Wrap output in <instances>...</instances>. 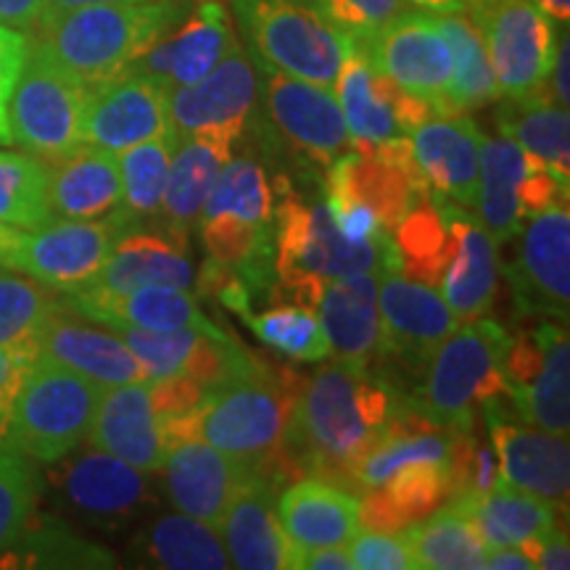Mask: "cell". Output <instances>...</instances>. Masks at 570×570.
Here are the masks:
<instances>
[{
    "mask_svg": "<svg viewBox=\"0 0 570 570\" xmlns=\"http://www.w3.org/2000/svg\"><path fill=\"white\" fill-rule=\"evenodd\" d=\"M407 391L383 370L327 362L298 391L275 473L323 479L356 494V470L399 412Z\"/></svg>",
    "mask_w": 570,
    "mask_h": 570,
    "instance_id": "6da1fadb",
    "label": "cell"
},
{
    "mask_svg": "<svg viewBox=\"0 0 570 570\" xmlns=\"http://www.w3.org/2000/svg\"><path fill=\"white\" fill-rule=\"evenodd\" d=\"M194 0L82 6L35 27L32 46L88 85L125 75L151 42L177 27Z\"/></svg>",
    "mask_w": 570,
    "mask_h": 570,
    "instance_id": "7a4b0ae2",
    "label": "cell"
},
{
    "mask_svg": "<svg viewBox=\"0 0 570 570\" xmlns=\"http://www.w3.org/2000/svg\"><path fill=\"white\" fill-rule=\"evenodd\" d=\"M402 273L394 235L375 244H354L338 230L327 202H312L281 183L275 223V294L294 304L315 306L323 288L336 277L354 273Z\"/></svg>",
    "mask_w": 570,
    "mask_h": 570,
    "instance_id": "3957f363",
    "label": "cell"
},
{
    "mask_svg": "<svg viewBox=\"0 0 570 570\" xmlns=\"http://www.w3.org/2000/svg\"><path fill=\"white\" fill-rule=\"evenodd\" d=\"M298 391L288 375H275L256 362L248 373L206 391L194 410L196 439L219 449L248 473L277 475L275 460Z\"/></svg>",
    "mask_w": 570,
    "mask_h": 570,
    "instance_id": "277c9868",
    "label": "cell"
},
{
    "mask_svg": "<svg viewBox=\"0 0 570 570\" xmlns=\"http://www.w3.org/2000/svg\"><path fill=\"white\" fill-rule=\"evenodd\" d=\"M510 333L491 320H470L441 341L428 362L410 407L439 425H475V407L504 394V356Z\"/></svg>",
    "mask_w": 570,
    "mask_h": 570,
    "instance_id": "5b68a950",
    "label": "cell"
},
{
    "mask_svg": "<svg viewBox=\"0 0 570 570\" xmlns=\"http://www.w3.org/2000/svg\"><path fill=\"white\" fill-rule=\"evenodd\" d=\"M256 67L317 85H336L341 61L352 46L312 0H230Z\"/></svg>",
    "mask_w": 570,
    "mask_h": 570,
    "instance_id": "8992f818",
    "label": "cell"
},
{
    "mask_svg": "<svg viewBox=\"0 0 570 570\" xmlns=\"http://www.w3.org/2000/svg\"><path fill=\"white\" fill-rule=\"evenodd\" d=\"M101 389L40 354L13 402L6 444L35 462L53 465L88 441Z\"/></svg>",
    "mask_w": 570,
    "mask_h": 570,
    "instance_id": "52a82bcc",
    "label": "cell"
},
{
    "mask_svg": "<svg viewBox=\"0 0 570 570\" xmlns=\"http://www.w3.org/2000/svg\"><path fill=\"white\" fill-rule=\"evenodd\" d=\"M479 27L497 88L508 101L550 92L558 21L533 0H483L468 13Z\"/></svg>",
    "mask_w": 570,
    "mask_h": 570,
    "instance_id": "ba28073f",
    "label": "cell"
},
{
    "mask_svg": "<svg viewBox=\"0 0 570 570\" xmlns=\"http://www.w3.org/2000/svg\"><path fill=\"white\" fill-rule=\"evenodd\" d=\"M88 90V85L32 46L9 101L13 146L42 161L80 146Z\"/></svg>",
    "mask_w": 570,
    "mask_h": 570,
    "instance_id": "9c48e42d",
    "label": "cell"
},
{
    "mask_svg": "<svg viewBox=\"0 0 570 570\" xmlns=\"http://www.w3.org/2000/svg\"><path fill=\"white\" fill-rule=\"evenodd\" d=\"M259 106V71L240 42L202 80L169 90V127L177 138L198 135L233 148L248 135Z\"/></svg>",
    "mask_w": 570,
    "mask_h": 570,
    "instance_id": "30bf717a",
    "label": "cell"
},
{
    "mask_svg": "<svg viewBox=\"0 0 570 570\" xmlns=\"http://www.w3.org/2000/svg\"><path fill=\"white\" fill-rule=\"evenodd\" d=\"M256 71L259 98L267 109V130L298 159L327 169L352 148L336 90L267 67H256Z\"/></svg>",
    "mask_w": 570,
    "mask_h": 570,
    "instance_id": "8fae6325",
    "label": "cell"
},
{
    "mask_svg": "<svg viewBox=\"0 0 570 570\" xmlns=\"http://www.w3.org/2000/svg\"><path fill=\"white\" fill-rule=\"evenodd\" d=\"M504 394L518 417L554 436L570 428V344L566 323L544 320L512 341L504 356Z\"/></svg>",
    "mask_w": 570,
    "mask_h": 570,
    "instance_id": "7c38bea8",
    "label": "cell"
},
{
    "mask_svg": "<svg viewBox=\"0 0 570 570\" xmlns=\"http://www.w3.org/2000/svg\"><path fill=\"white\" fill-rule=\"evenodd\" d=\"M377 312L381 327L375 354H381L386 365L415 377H423L441 341L460 325L436 285L410 281L402 273L381 275Z\"/></svg>",
    "mask_w": 570,
    "mask_h": 570,
    "instance_id": "4fadbf2b",
    "label": "cell"
},
{
    "mask_svg": "<svg viewBox=\"0 0 570 570\" xmlns=\"http://www.w3.org/2000/svg\"><path fill=\"white\" fill-rule=\"evenodd\" d=\"M333 88L354 151H370L391 138H410L417 125L436 114L423 98L410 96L383 77L356 42L348 46Z\"/></svg>",
    "mask_w": 570,
    "mask_h": 570,
    "instance_id": "5bb4252c",
    "label": "cell"
},
{
    "mask_svg": "<svg viewBox=\"0 0 570 570\" xmlns=\"http://www.w3.org/2000/svg\"><path fill=\"white\" fill-rule=\"evenodd\" d=\"M356 46L396 88L423 98L436 114H444L452 53L433 13L402 11L381 32Z\"/></svg>",
    "mask_w": 570,
    "mask_h": 570,
    "instance_id": "9a60e30c",
    "label": "cell"
},
{
    "mask_svg": "<svg viewBox=\"0 0 570 570\" xmlns=\"http://www.w3.org/2000/svg\"><path fill=\"white\" fill-rule=\"evenodd\" d=\"M53 487L69 512L104 529L130 523L154 502L142 470L96 446L92 452L61 458Z\"/></svg>",
    "mask_w": 570,
    "mask_h": 570,
    "instance_id": "2e32d148",
    "label": "cell"
},
{
    "mask_svg": "<svg viewBox=\"0 0 570 570\" xmlns=\"http://www.w3.org/2000/svg\"><path fill=\"white\" fill-rule=\"evenodd\" d=\"M508 281L523 315L568 323L570 304V214L568 204L533 214Z\"/></svg>",
    "mask_w": 570,
    "mask_h": 570,
    "instance_id": "e0dca14e",
    "label": "cell"
},
{
    "mask_svg": "<svg viewBox=\"0 0 570 570\" xmlns=\"http://www.w3.org/2000/svg\"><path fill=\"white\" fill-rule=\"evenodd\" d=\"M117 227L104 219H53L24 233L17 269L61 294H75L101 273L109 259Z\"/></svg>",
    "mask_w": 570,
    "mask_h": 570,
    "instance_id": "ac0fdd59",
    "label": "cell"
},
{
    "mask_svg": "<svg viewBox=\"0 0 570 570\" xmlns=\"http://www.w3.org/2000/svg\"><path fill=\"white\" fill-rule=\"evenodd\" d=\"M230 13L219 0H194L167 35L142 51L125 75L151 77L167 90L202 80L235 46Z\"/></svg>",
    "mask_w": 570,
    "mask_h": 570,
    "instance_id": "d6986e66",
    "label": "cell"
},
{
    "mask_svg": "<svg viewBox=\"0 0 570 570\" xmlns=\"http://www.w3.org/2000/svg\"><path fill=\"white\" fill-rule=\"evenodd\" d=\"M169 130V90L151 77L119 75L88 90L82 142L122 154Z\"/></svg>",
    "mask_w": 570,
    "mask_h": 570,
    "instance_id": "ffe728a7",
    "label": "cell"
},
{
    "mask_svg": "<svg viewBox=\"0 0 570 570\" xmlns=\"http://www.w3.org/2000/svg\"><path fill=\"white\" fill-rule=\"evenodd\" d=\"M483 410H487L499 483L529 491L552 504H566L570 483L568 436H554L537 425L515 423L499 407L494 396L483 402Z\"/></svg>",
    "mask_w": 570,
    "mask_h": 570,
    "instance_id": "44dd1931",
    "label": "cell"
},
{
    "mask_svg": "<svg viewBox=\"0 0 570 570\" xmlns=\"http://www.w3.org/2000/svg\"><path fill=\"white\" fill-rule=\"evenodd\" d=\"M190 283H194V259H190L188 238L161 225H146L117 235L101 273L75 294L119 296L148 285L188 288Z\"/></svg>",
    "mask_w": 570,
    "mask_h": 570,
    "instance_id": "7402d4cb",
    "label": "cell"
},
{
    "mask_svg": "<svg viewBox=\"0 0 570 570\" xmlns=\"http://www.w3.org/2000/svg\"><path fill=\"white\" fill-rule=\"evenodd\" d=\"M428 188L444 202L475 209L483 135L465 114H433L410 132Z\"/></svg>",
    "mask_w": 570,
    "mask_h": 570,
    "instance_id": "603a6c76",
    "label": "cell"
},
{
    "mask_svg": "<svg viewBox=\"0 0 570 570\" xmlns=\"http://www.w3.org/2000/svg\"><path fill=\"white\" fill-rule=\"evenodd\" d=\"M161 470L169 502L183 515L202 520L217 533L223 529L235 491L252 475L202 439L175 444L164 458Z\"/></svg>",
    "mask_w": 570,
    "mask_h": 570,
    "instance_id": "cb8c5ba5",
    "label": "cell"
},
{
    "mask_svg": "<svg viewBox=\"0 0 570 570\" xmlns=\"http://www.w3.org/2000/svg\"><path fill=\"white\" fill-rule=\"evenodd\" d=\"M88 441L142 473H159L167 444L161 436V420L148 396V383L101 389Z\"/></svg>",
    "mask_w": 570,
    "mask_h": 570,
    "instance_id": "d4e9b609",
    "label": "cell"
},
{
    "mask_svg": "<svg viewBox=\"0 0 570 570\" xmlns=\"http://www.w3.org/2000/svg\"><path fill=\"white\" fill-rule=\"evenodd\" d=\"M281 483L273 473H252L235 491L219 529L225 533L230 566L244 570L291 568V544L275 512Z\"/></svg>",
    "mask_w": 570,
    "mask_h": 570,
    "instance_id": "484cf974",
    "label": "cell"
},
{
    "mask_svg": "<svg viewBox=\"0 0 570 570\" xmlns=\"http://www.w3.org/2000/svg\"><path fill=\"white\" fill-rule=\"evenodd\" d=\"M61 304L75 317H85L90 323L106 327H142V331L194 327V331L212 333V336L227 333L198 309L196 296L188 288L148 285V288H135L130 294L119 296L67 294L61 298Z\"/></svg>",
    "mask_w": 570,
    "mask_h": 570,
    "instance_id": "4316f807",
    "label": "cell"
},
{
    "mask_svg": "<svg viewBox=\"0 0 570 570\" xmlns=\"http://www.w3.org/2000/svg\"><path fill=\"white\" fill-rule=\"evenodd\" d=\"M277 523L294 552L348 544L360 533V497L323 479H304L283 489L275 502Z\"/></svg>",
    "mask_w": 570,
    "mask_h": 570,
    "instance_id": "83f0119b",
    "label": "cell"
},
{
    "mask_svg": "<svg viewBox=\"0 0 570 570\" xmlns=\"http://www.w3.org/2000/svg\"><path fill=\"white\" fill-rule=\"evenodd\" d=\"M441 206L454 235V254L439 288L462 325L483 317L494 304L499 281L497 244L468 209L452 202H441Z\"/></svg>",
    "mask_w": 570,
    "mask_h": 570,
    "instance_id": "f1b7e54d",
    "label": "cell"
},
{
    "mask_svg": "<svg viewBox=\"0 0 570 570\" xmlns=\"http://www.w3.org/2000/svg\"><path fill=\"white\" fill-rule=\"evenodd\" d=\"M48 164V202L59 219H104L122 202L119 156L80 142Z\"/></svg>",
    "mask_w": 570,
    "mask_h": 570,
    "instance_id": "f546056e",
    "label": "cell"
},
{
    "mask_svg": "<svg viewBox=\"0 0 570 570\" xmlns=\"http://www.w3.org/2000/svg\"><path fill=\"white\" fill-rule=\"evenodd\" d=\"M381 275L383 273H375V269L354 273L336 277L323 288L317 317L336 362L352 367L373 365L377 327H381V312H377Z\"/></svg>",
    "mask_w": 570,
    "mask_h": 570,
    "instance_id": "4dcf8cb0",
    "label": "cell"
},
{
    "mask_svg": "<svg viewBox=\"0 0 570 570\" xmlns=\"http://www.w3.org/2000/svg\"><path fill=\"white\" fill-rule=\"evenodd\" d=\"M40 354L59 365L75 370L98 386H122V383H148L130 348L117 333L85 325L61 306L48 320L40 336Z\"/></svg>",
    "mask_w": 570,
    "mask_h": 570,
    "instance_id": "1f68e13d",
    "label": "cell"
},
{
    "mask_svg": "<svg viewBox=\"0 0 570 570\" xmlns=\"http://www.w3.org/2000/svg\"><path fill=\"white\" fill-rule=\"evenodd\" d=\"M362 497V531L396 533L410 529L449 502L446 462H415Z\"/></svg>",
    "mask_w": 570,
    "mask_h": 570,
    "instance_id": "d6a6232c",
    "label": "cell"
},
{
    "mask_svg": "<svg viewBox=\"0 0 570 570\" xmlns=\"http://www.w3.org/2000/svg\"><path fill=\"white\" fill-rule=\"evenodd\" d=\"M227 159L230 154L209 138H198V135L177 138L173 161H169L159 225L188 238Z\"/></svg>",
    "mask_w": 570,
    "mask_h": 570,
    "instance_id": "836d02e7",
    "label": "cell"
},
{
    "mask_svg": "<svg viewBox=\"0 0 570 570\" xmlns=\"http://www.w3.org/2000/svg\"><path fill=\"white\" fill-rule=\"evenodd\" d=\"M449 504L473 520L487 547H520L558 525V510L552 502L504 483Z\"/></svg>",
    "mask_w": 570,
    "mask_h": 570,
    "instance_id": "e575fe53",
    "label": "cell"
},
{
    "mask_svg": "<svg viewBox=\"0 0 570 570\" xmlns=\"http://www.w3.org/2000/svg\"><path fill=\"white\" fill-rule=\"evenodd\" d=\"M177 146L175 130L159 135L119 154L122 169V202L109 214V219L122 235L132 227L159 225V214L167 190V175L173 151Z\"/></svg>",
    "mask_w": 570,
    "mask_h": 570,
    "instance_id": "d590c367",
    "label": "cell"
},
{
    "mask_svg": "<svg viewBox=\"0 0 570 570\" xmlns=\"http://www.w3.org/2000/svg\"><path fill=\"white\" fill-rule=\"evenodd\" d=\"M525 173V154L510 138H483L481 175H479V209L481 227L494 244H508L523 230L520 212V180Z\"/></svg>",
    "mask_w": 570,
    "mask_h": 570,
    "instance_id": "8d00e7d4",
    "label": "cell"
},
{
    "mask_svg": "<svg viewBox=\"0 0 570 570\" xmlns=\"http://www.w3.org/2000/svg\"><path fill=\"white\" fill-rule=\"evenodd\" d=\"M499 130L504 138L518 142L525 156L560 175L570 177V117L550 92L510 101L499 111Z\"/></svg>",
    "mask_w": 570,
    "mask_h": 570,
    "instance_id": "74e56055",
    "label": "cell"
},
{
    "mask_svg": "<svg viewBox=\"0 0 570 570\" xmlns=\"http://www.w3.org/2000/svg\"><path fill=\"white\" fill-rule=\"evenodd\" d=\"M436 24L452 53V80H449L444 114H468L494 104L502 92L497 88L487 46L475 21L468 13H446L436 17Z\"/></svg>",
    "mask_w": 570,
    "mask_h": 570,
    "instance_id": "f35d334b",
    "label": "cell"
},
{
    "mask_svg": "<svg viewBox=\"0 0 570 570\" xmlns=\"http://www.w3.org/2000/svg\"><path fill=\"white\" fill-rule=\"evenodd\" d=\"M391 235H394L399 262H402V275L439 288L454 254V235L449 230L441 198H433L431 190L412 204Z\"/></svg>",
    "mask_w": 570,
    "mask_h": 570,
    "instance_id": "ab89813d",
    "label": "cell"
},
{
    "mask_svg": "<svg viewBox=\"0 0 570 570\" xmlns=\"http://www.w3.org/2000/svg\"><path fill=\"white\" fill-rule=\"evenodd\" d=\"M140 558L154 568L173 570H219L230 568V558L217 531L202 520L183 515H164L154 520L138 539Z\"/></svg>",
    "mask_w": 570,
    "mask_h": 570,
    "instance_id": "60d3db41",
    "label": "cell"
},
{
    "mask_svg": "<svg viewBox=\"0 0 570 570\" xmlns=\"http://www.w3.org/2000/svg\"><path fill=\"white\" fill-rule=\"evenodd\" d=\"M407 531L417 568L428 570H475L487 566V541L475 523L454 504L428 515L423 525Z\"/></svg>",
    "mask_w": 570,
    "mask_h": 570,
    "instance_id": "b9f144b4",
    "label": "cell"
},
{
    "mask_svg": "<svg viewBox=\"0 0 570 570\" xmlns=\"http://www.w3.org/2000/svg\"><path fill=\"white\" fill-rule=\"evenodd\" d=\"M61 306V298L35 277L0 273V348L40 356L42 327Z\"/></svg>",
    "mask_w": 570,
    "mask_h": 570,
    "instance_id": "7bdbcfd3",
    "label": "cell"
},
{
    "mask_svg": "<svg viewBox=\"0 0 570 570\" xmlns=\"http://www.w3.org/2000/svg\"><path fill=\"white\" fill-rule=\"evenodd\" d=\"M53 219L48 164L32 154L0 151V225L30 233Z\"/></svg>",
    "mask_w": 570,
    "mask_h": 570,
    "instance_id": "ee69618b",
    "label": "cell"
},
{
    "mask_svg": "<svg viewBox=\"0 0 570 570\" xmlns=\"http://www.w3.org/2000/svg\"><path fill=\"white\" fill-rule=\"evenodd\" d=\"M0 566L9 568H114L117 560L109 550L75 537L63 525L48 523L21 533L0 554Z\"/></svg>",
    "mask_w": 570,
    "mask_h": 570,
    "instance_id": "f6af8a7d",
    "label": "cell"
},
{
    "mask_svg": "<svg viewBox=\"0 0 570 570\" xmlns=\"http://www.w3.org/2000/svg\"><path fill=\"white\" fill-rule=\"evenodd\" d=\"M240 317L246 320L248 331L262 344L291 356V360L323 362L331 356V346H327L315 306L277 304L262 315H252V309H246L240 312Z\"/></svg>",
    "mask_w": 570,
    "mask_h": 570,
    "instance_id": "bcb514c9",
    "label": "cell"
},
{
    "mask_svg": "<svg viewBox=\"0 0 570 570\" xmlns=\"http://www.w3.org/2000/svg\"><path fill=\"white\" fill-rule=\"evenodd\" d=\"M40 491L35 460L0 441V554L32 525Z\"/></svg>",
    "mask_w": 570,
    "mask_h": 570,
    "instance_id": "7dc6e473",
    "label": "cell"
},
{
    "mask_svg": "<svg viewBox=\"0 0 570 570\" xmlns=\"http://www.w3.org/2000/svg\"><path fill=\"white\" fill-rule=\"evenodd\" d=\"M312 6L352 42H365L404 11L402 0H312Z\"/></svg>",
    "mask_w": 570,
    "mask_h": 570,
    "instance_id": "c3c4849f",
    "label": "cell"
},
{
    "mask_svg": "<svg viewBox=\"0 0 570 570\" xmlns=\"http://www.w3.org/2000/svg\"><path fill=\"white\" fill-rule=\"evenodd\" d=\"M352 547V568L360 570H417L415 554L407 531L396 533H354Z\"/></svg>",
    "mask_w": 570,
    "mask_h": 570,
    "instance_id": "681fc988",
    "label": "cell"
},
{
    "mask_svg": "<svg viewBox=\"0 0 570 570\" xmlns=\"http://www.w3.org/2000/svg\"><path fill=\"white\" fill-rule=\"evenodd\" d=\"M30 48L32 38H27V32L0 24V146H11L9 101L27 63V56H30Z\"/></svg>",
    "mask_w": 570,
    "mask_h": 570,
    "instance_id": "f907efd6",
    "label": "cell"
},
{
    "mask_svg": "<svg viewBox=\"0 0 570 570\" xmlns=\"http://www.w3.org/2000/svg\"><path fill=\"white\" fill-rule=\"evenodd\" d=\"M568 188L570 183L554 175L547 164L525 156V173L520 180V212H523V217H533V214L552 209V206L568 204Z\"/></svg>",
    "mask_w": 570,
    "mask_h": 570,
    "instance_id": "816d5d0a",
    "label": "cell"
},
{
    "mask_svg": "<svg viewBox=\"0 0 570 570\" xmlns=\"http://www.w3.org/2000/svg\"><path fill=\"white\" fill-rule=\"evenodd\" d=\"M204 394L206 389L202 383L188 375H173V377H161V381H148V396H151L154 412L159 415V420L185 415V412L196 410Z\"/></svg>",
    "mask_w": 570,
    "mask_h": 570,
    "instance_id": "f5cc1de1",
    "label": "cell"
},
{
    "mask_svg": "<svg viewBox=\"0 0 570 570\" xmlns=\"http://www.w3.org/2000/svg\"><path fill=\"white\" fill-rule=\"evenodd\" d=\"M35 360H38V356L3 352V348H0V441H6L13 402H17L21 383H24Z\"/></svg>",
    "mask_w": 570,
    "mask_h": 570,
    "instance_id": "db71d44e",
    "label": "cell"
},
{
    "mask_svg": "<svg viewBox=\"0 0 570 570\" xmlns=\"http://www.w3.org/2000/svg\"><path fill=\"white\" fill-rule=\"evenodd\" d=\"M529 558L533 560V568L541 570H568L570 568V544H568V533L560 531L554 525L552 531H547L544 537H537L525 544H520Z\"/></svg>",
    "mask_w": 570,
    "mask_h": 570,
    "instance_id": "11a10c76",
    "label": "cell"
},
{
    "mask_svg": "<svg viewBox=\"0 0 570 570\" xmlns=\"http://www.w3.org/2000/svg\"><path fill=\"white\" fill-rule=\"evenodd\" d=\"M291 568H306V570H352V554H348L346 544L336 547H317V550L294 552Z\"/></svg>",
    "mask_w": 570,
    "mask_h": 570,
    "instance_id": "9f6ffc18",
    "label": "cell"
},
{
    "mask_svg": "<svg viewBox=\"0 0 570 570\" xmlns=\"http://www.w3.org/2000/svg\"><path fill=\"white\" fill-rule=\"evenodd\" d=\"M46 11V0H0V24L13 30H35Z\"/></svg>",
    "mask_w": 570,
    "mask_h": 570,
    "instance_id": "6f0895ef",
    "label": "cell"
},
{
    "mask_svg": "<svg viewBox=\"0 0 570 570\" xmlns=\"http://www.w3.org/2000/svg\"><path fill=\"white\" fill-rule=\"evenodd\" d=\"M568 59H570V42H568L566 24H562V38H560V42H558V56H554L550 82H552V98H554V101H558L560 106H566V109H568V104H570Z\"/></svg>",
    "mask_w": 570,
    "mask_h": 570,
    "instance_id": "680465c9",
    "label": "cell"
},
{
    "mask_svg": "<svg viewBox=\"0 0 570 570\" xmlns=\"http://www.w3.org/2000/svg\"><path fill=\"white\" fill-rule=\"evenodd\" d=\"M491 570H533V560L520 547H489L487 566Z\"/></svg>",
    "mask_w": 570,
    "mask_h": 570,
    "instance_id": "91938a15",
    "label": "cell"
},
{
    "mask_svg": "<svg viewBox=\"0 0 570 570\" xmlns=\"http://www.w3.org/2000/svg\"><path fill=\"white\" fill-rule=\"evenodd\" d=\"M410 9L433 13V17H446V13H470L483 0H402Z\"/></svg>",
    "mask_w": 570,
    "mask_h": 570,
    "instance_id": "94428289",
    "label": "cell"
},
{
    "mask_svg": "<svg viewBox=\"0 0 570 570\" xmlns=\"http://www.w3.org/2000/svg\"><path fill=\"white\" fill-rule=\"evenodd\" d=\"M21 238H24V230L0 225V269H17Z\"/></svg>",
    "mask_w": 570,
    "mask_h": 570,
    "instance_id": "6125c7cd",
    "label": "cell"
},
{
    "mask_svg": "<svg viewBox=\"0 0 570 570\" xmlns=\"http://www.w3.org/2000/svg\"><path fill=\"white\" fill-rule=\"evenodd\" d=\"M104 3H146V0H46V11L42 19L56 17V13L82 9V6H104Z\"/></svg>",
    "mask_w": 570,
    "mask_h": 570,
    "instance_id": "be15d7a7",
    "label": "cell"
},
{
    "mask_svg": "<svg viewBox=\"0 0 570 570\" xmlns=\"http://www.w3.org/2000/svg\"><path fill=\"white\" fill-rule=\"evenodd\" d=\"M541 11L550 13V17L558 21V24H568L570 17V0H533Z\"/></svg>",
    "mask_w": 570,
    "mask_h": 570,
    "instance_id": "e7e4bbea",
    "label": "cell"
}]
</instances>
